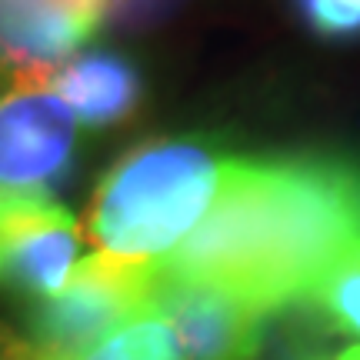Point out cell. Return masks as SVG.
I'll list each match as a JSON object with an SVG mask.
<instances>
[{
    "instance_id": "6da1fadb",
    "label": "cell",
    "mask_w": 360,
    "mask_h": 360,
    "mask_svg": "<svg viewBox=\"0 0 360 360\" xmlns=\"http://www.w3.org/2000/svg\"><path fill=\"white\" fill-rule=\"evenodd\" d=\"M360 237V164L340 157H233L217 200L157 260L220 283L264 314L304 304L330 257Z\"/></svg>"
},
{
    "instance_id": "7a4b0ae2",
    "label": "cell",
    "mask_w": 360,
    "mask_h": 360,
    "mask_svg": "<svg viewBox=\"0 0 360 360\" xmlns=\"http://www.w3.org/2000/svg\"><path fill=\"white\" fill-rule=\"evenodd\" d=\"M233 157L214 137H157L117 160L87 207V240L101 254L164 260L210 214Z\"/></svg>"
},
{
    "instance_id": "3957f363",
    "label": "cell",
    "mask_w": 360,
    "mask_h": 360,
    "mask_svg": "<svg viewBox=\"0 0 360 360\" xmlns=\"http://www.w3.org/2000/svg\"><path fill=\"white\" fill-rule=\"evenodd\" d=\"M157 260H127L94 250L74 267L60 294L37 300L27 317V344L60 360L84 357L94 344L150 304Z\"/></svg>"
},
{
    "instance_id": "277c9868",
    "label": "cell",
    "mask_w": 360,
    "mask_h": 360,
    "mask_svg": "<svg viewBox=\"0 0 360 360\" xmlns=\"http://www.w3.org/2000/svg\"><path fill=\"white\" fill-rule=\"evenodd\" d=\"M77 147V117L53 70L0 67V197H51Z\"/></svg>"
},
{
    "instance_id": "5b68a950",
    "label": "cell",
    "mask_w": 360,
    "mask_h": 360,
    "mask_svg": "<svg viewBox=\"0 0 360 360\" xmlns=\"http://www.w3.org/2000/svg\"><path fill=\"white\" fill-rule=\"evenodd\" d=\"M150 307L174 330L184 360H260L264 354L270 314L220 283L174 277L157 264Z\"/></svg>"
},
{
    "instance_id": "8992f818",
    "label": "cell",
    "mask_w": 360,
    "mask_h": 360,
    "mask_svg": "<svg viewBox=\"0 0 360 360\" xmlns=\"http://www.w3.org/2000/svg\"><path fill=\"white\" fill-rule=\"evenodd\" d=\"M84 231L53 197H0V287L37 300L60 294L80 264Z\"/></svg>"
},
{
    "instance_id": "52a82bcc",
    "label": "cell",
    "mask_w": 360,
    "mask_h": 360,
    "mask_svg": "<svg viewBox=\"0 0 360 360\" xmlns=\"http://www.w3.org/2000/svg\"><path fill=\"white\" fill-rule=\"evenodd\" d=\"M53 90L80 124L110 127L137 110L143 84L127 57L110 51H87L53 70Z\"/></svg>"
},
{
    "instance_id": "ba28073f",
    "label": "cell",
    "mask_w": 360,
    "mask_h": 360,
    "mask_svg": "<svg viewBox=\"0 0 360 360\" xmlns=\"http://www.w3.org/2000/svg\"><path fill=\"white\" fill-rule=\"evenodd\" d=\"M307 304L340 334L360 344V237L340 247L307 290Z\"/></svg>"
},
{
    "instance_id": "9c48e42d",
    "label": "cell",
    "mask_w": 360,
    "mask_h": 360,
    "mask_svg": "<svg viewBox=\"0 0 360 360\" xmlns=\"http://www.w3.org/2000/svg\"><path fill=\"white\" fill-rule=\"evenodd\" d=\"M77 360H184V354L167 321L147 304Z\"/></svg>"
},
{
    "instance_id": "30bf717a",
    "label": "cell",
    "mask_w": 360,
    "mask_h": 360,
    "mask_svg": "<svg viewBox=\"0 0 360 360\" xmlns=\"http://www.w3.org/2000/svg\"><path fill=\"white\" fill-rule=\"evenodd\" d=\"M314 34L327 40L360 37V0H297Z\"/></svg>"
},
{
    "instance_id": "8fae6325",
    "label": "cell",
    "mask_w": 360,
    "mask_h": 360,
    "mask_svg": "<svg viewBox=\"0 0 360 360\" xmlns=\"http://www.w3.org/2000/svg\"><path fill=\"white\" fill-rule=\"evenodd\" d=\"M24 354H27L24 337L11 334L7 327H0V360H24Z\"/></svg>"
},
{
    "instance_id": "7c38bea8",
    "label": "cell",
    "mask_w": 360,
    "mask_h": 360,
    "mask_svg": "<svg viewBox=\"0 0 360 360\" xmlns=\"http://www.w3.org/2000/svg\"><path fill=\"white\" fill-rule=\"evenodd\" d=\"M310 360H360V344H347V347L334 350L327 357H310Z\"/></svg>"
},
{
    "instance_id": "4fadbf2b",
    "label": "cell",
    "mask_w": 360,
    "mask_h": 360,
    "mask_svg": "<svg viewBox=\"0 0 360 360\" xmlns=\"http://www.w3.org/2000/svg\"><path fill=\"white\" fill-rule=\"evenodd\" d=\"M24 360H60V357H47V354H37V350L27 344V354H24Z\"/></svg>"
}]
</instances>
